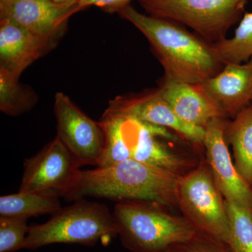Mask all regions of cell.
<instances>
[{
  "label": "cell",
  "instance_id": "6da1fadb",
  "mask_svg": "<svg viewBox=\"0 0 252 252\" xmlns=\"http://www.w3.org/2000/svg\"><path fill=\"white\" fill-rule=\"evenodd\" d=\"M145 36L165 71V79L201 84L221 71L224 64L212 44L177 23L139 12L130 5L119 11Z\"/></svg>",
  "mask_w": 252,
  "mask_h": 252
},
{
  "label": "cell",
  "instance_id": "7a4b0ae2",
  "mask_svg": "<svg viewBox=\"0 0 252 252\" xmlns=\"http://www.w3.org/2000/svg\"><path fill=\"white\" fill-rule=\"evenodd\" d=\"M182 176L128 159L105 167L81 170L63 197L69 202L91 197L177 206V190Z\"/></svg>",
  "mask_w": 252,
  "mask_h": 252
},
{
  "label": "cell",
  "instance_id": "3957f363",
  "mask_svg": "<svg viewBox=\"0 0 252 252\" xmlns=\"http://www.w3.org/2000/svg\"><path fill=\"white\" fill-rule=\"evenodd\" d=\"M117 237V223L108 207L82 198L61 207L45 223L30 226L24 249L61 243L107 246Z\"/></svg>",
  "mask_w": 252,
  "mask_h": 252
},
{
  "label": "cell",
  "instance_id": "277c9868",
  "mask_svg": "<svg viewBox=\"0 0 252 252\" xmlns=\"http://www.w3.org/2000/svg\"><path fill=\"white\" fill-rule=\"evenodd\" d=\"M113 215L121 243L132 252H163L197 233L185 217L173 215L157 204L119 202Z\"/></svg>",
  "mask_w": 252,
  "mask_h": 252
},
{
  "label": "cell",
  "instance_id": "5b68a950",
  "mask_svg": "<svg viewBox=\"0 0 252 252\" xmlns=\"http://www.w3.org/2000/svg\"><path fill=\"white\" fill-rule=\"evenodd\" d=\"M177 206L197 231L229 243L230 222L225 200L207 162H203L179 180Z\"/></svg>",
  "mask_w": 252,
  "mask_h": 252
},
{
  "label": "cell",
  "instance_id": "8992f818",
  "mask_svg": "<svg viewBox=\"0 0 252 252\" xmlns=\"http://www.w3.org/2000/svg\"><path fill=\"white\" fill-rule=\"evenodd\" d=\"M150 16L180 23L210 44L225 39L248 0H137Z\"/></svg>",
  "mask_w": 252,
  "mask_h": 252
},
{
  "label": "cell",
  "instance_id": "52a82bcc",
  "mask_svg": "<svg viewBox=\"0 0 252 252\" xmlns=\"http://www.w3.org/2000/svg\"><path fill=\"white\" fill-rule=\"evenodd\" d=\"M81 167L56 136L36 155L25 160L18 192H51L63 197L72 187Z\"/></svg>",
  "mask_w": 252,
  "mask_h": 252
},
{
  "label": "cell",
  "instance_id": "ba28073f",
  "mask_svg": "<svg viewBox=\"0 0 252 252\" xmlns=\"http://www.w3.org/2000/svg\"><path fill=\"white\" fill-rule=\"evenodd\" d=\"M54 114L57 137L81 166H97L104 147V132L99 123L86 115L61 92L55 95Z\"/></svg>",
  "mask_w": 252,
  "mask_h": 252
},
{
  "label": "cell",
  "instance_id": "9c48e42d",
  "mask_svg": "<svg viewBox=\"0 0 252 252\" xmlns=\"http://www.w3.org/2000/svg\"><path fill=\"white\" fill-rule=\"evenodd\" d=\"M225 118L212 119L205 127L203 145L207 163L214 180L225 200L252 210L251 187L235 168L225 137Z\"/></svg>",
  "mask_w": 252,
  "mask_h": 252
},
{
  "label": "cell",
  "instance_id": "30bf717a",
  "mask_svg": "<svg viewBox=\"0 0 252 252\" xmlns=\"http://www.w3.org/2000/svg\"><path fill=\"white\" fill-rule=\"evenodd\" d=\"M107 109L126 119H134L170 129L191 143H203L205 128L182 120L158 90L143 95L118 97L110 101Z\"/></svg>",
  "mask_w": 252,
  "mask_h": 252
},
{
  "label": "cell",
  "instance_id": "8fae6325",
  "mask_svg": "<svg viewBox=\"0 0 252 252\" xmlns=\"http://www.w3.org/2000/svg\"><path fill=\"white\" fill-rule=\"evenodd\" d=\"M124 133L130 146L131 158L182 176L191 165L188 159L176 154L157 137L173 140L168 129L134 119H126Z\"/></svg>",
  "mask_w": 252,
  "mask_h": 252
},
{
  "label": "cell",
  "instance_id": "7c38bea8",
  "mask_svg": "<svg viewBox=\"0 0 252 252\" xmlns=\"http://www.w3.org/2000/svg\"><path fill=\"white\" fill-rule=\"evenodd\" d=\"M77 1L23 0L0 5L1 18H8L36 35L56 38L68 18L77 12Z\"/></svg>",
  "mask_w": 252,
  "mask_h": 252
},
{
  "label": "cell",
  "instance_id": "4fadbf2b",
  "mask_svg": "<svg viewBox=\"0 0 252 252\" xmlns=\"http://www.w3.org/2000/svg\"><path fill=\"white\" fill-rule=\"evenodd\" d=\"M0 22V69L18 79L54 46L56 38L36 35L8 18H1Z\"/></svg>",
  "mask_w": 252,
  "mask_h": 252
},
{
  "label": "cell",
  "instance_id": "5bb4252c",
  "mask_svg": "<svg viewBox=\"0 0 252 252\" xmlns=\"http://www.w3.org/2000/svg\"><path fill=\"white\" fill-rule=\"evenodd\" d=\"M201 85L226 117L234 119L252 104V58L245 63L225 64Z\"/></svg>",
  "mask_w": 252,
  "mask_h": 252
},
{
  "label": "cell",
  "instance_id": "9a60e30c",
  "mask_svg": "<svg viewBox=\"0 0 252 252\" xmlns=\"http://www.w3.org/2000/svg\"><path fill=\"white\" fill-rule=\"evenodd\" d=\"M159 92L184 122L205 128L217 117L226 118L201 84H190L164 79Z\"/></svg>",
  "mask_w": 252,
  "mask_h": 252
},
{
  "label": "cell",
  "instance_id": "2e32d148",
  "mask_svg": "<svg viewBox=\"0 0 252 252\" xmlns=\"http://www.w3.org/2000/svg\"><path fill=\"white\" fill-rule=\"evenodd\" d=\"M225 137L233 148L235 168L252 186V104L227 123Z\"/></svg>",
  "mask_w": 252,
  "mask_h": 252
},
{
  "label": "cell",
  "instance_id": "e0dca14e",
  "mask_svg": "<svg viewBox=\"0 0 252 252\" xmlns=\"http://www.w3.org/2000/svg\"><path fill=\"white\" fill-rule=\"evenodd\" d=\"M60 196L51 192H33L0 197V217L29 219L39 215H54L62 207Z\"/></svg>",
  "mask_w": 252,
  "mask_h": 252
},
{
  "label": "cell",
  "instance_id": "ac0fdd59",
  "mask_svg": "<svg viewBox=\"0 0 252 252\" xmlns=\"http://www.w3.org/2000/svg\"><path fill=\"white\" fill-rule=\"evenodd\" d=\"M125 121L122 116L106 109L99 122L104 132V147L97 167H109L131 158L130 146L124 130Z\"/></svg>",
  "mask_w": 252,
  "mask_h": 252
},
{
  "label": "cell",
  "instance_id": "d6986e66",
  "mask_svg": "<svg viewBox=\"0 0 252 252\" xmlns=\"http://www.w3.org/2000/svg\"><path fill=\"white\" fill-rule=\"evenodd\" d=\"M223 64L247 63L252 58V12H245L235 35L212 44Z\"/></svg>",
  "mask_w": 252,
  "mask_h": 252
},
{
  "label": "cell",
  "instance_id": "ffe728a7",
  "mask_svg": "<svg viewBox=\"0 0 252 252\" xmlns=\"http://www.w3.org/2000/svg\"><path fill=\"white\" fill-rule=\"evenodd\" d=\"M18 80L4 69H0V110L12 117L31 110L36 101Z\"/></svg>",
  "mask_w": 252,
  "mask_h": 252
},
{
  "label": "cell",
  "instance_id": "44dd1931",
  "mask_svg": "<svg viewBox=\"0 0 252 252\" xmlns=\"http://www.w3.org/2000/svg\"><path fill=\"white\" fill-rule=\"evenodd\" d=\"M230 222V248L233 252H252V214L241 205L225 200Z\"/></svg>",
  "mask_w": 252,
  "mask_h": 252
},
{
  "label": "cell",
  "instance_id": "7402d4cb",
  "mask_svg": "<svg viewBox=\"0 0 252 252\" xmlns=\"http://www.w3.org/2000/svg\"><path fill=\"white\" fill-rule=\"evenodd\" d=\"M28 219L0 217V252H15L24 249L30 226Z\"/></svg>",
  "mask_w": 252,
  "mask_h": 252
},
{
  "label": "cell",
  "instance_id": "603a6c76",
  "mask_svg": "<svg viewBox=\"0 0 252 252\" xmlns=\"http://www.w3.org/2000/svg\"><path fill=\"white\" fill-rule=\"evenodd\" d=\"M163 252H233L228 244L211 235L197 231L193 238L175 244Z\"/></svg>",
  "mask_w": 252,
  "mask_h": 252
},
{
  "label": "cell",
  "instance_id": "cb8c5ba5",
  "mask_svg": "<svg viewBox=\"0 0 252 252\" xmlns=\"http://www.w3.org/2000/svg\"><path fill=\"white\" fill-rule=\"evenodd\" d=\"M131 0H78L77 11L90 6H99L109 13L119 12L130 5Z\"/></svg>",
  "mask_w": 252,
  "mask_h": 252
},
{
  "label": "cell",
  "instance_id": "d4e9b609",
  "mask_svg": "<svg viewBox=\"0 0 252 252\" xmlns=\"http://www.w3.org/2000/svg\"><path fill=\"white\" fill-rule=\"evenodd\" d=\"M58 3H66L70 2V1H77V0H53Z\"/></svg>",
  "mask_w": 252,
  "mask_h": 252
},
{
  "label": "cell",
  "instance_id": "484cf974",
  "mask_svg": "<svg viewBox=\"0 0 252 252\" xmlns=\"http://www.w3.org/2000/svg\"><path fill=\"white\" fill-rule=\"evenodd\" d=\"M9 0H0V5L5 4V3L7 2Z\"/></svg>",
  "mask_w": 252,
  "mask_h": 252
},
{
  "label": "cell",
  "instance_id": "4316f807",
  "mask_svg": "<svg viewBox=\"0 0 252 252\" xmlns=\"http://www.w3.org/2000/svg\"><path fill=\"white\" fill-rule=\"evenodd\" d=\"M23 1V0H9L8 1ZM7 1V2H8Z\"/></svg>",
  "mask_w": 252,
  "mask_h": 252
},
{
  "label": "cell",
  "instance_id": "83f0119b",
  "mask_svg": "<svg viewBox=\"0 0 252 252\" xmlns=\"http://www.w3.org/2000/svg\"><path fill=\"white\" fill-rule=\"evenodd\" d=\"M251 189H252V186L251 187ZM251 212H252V210H251Z\"/></svg>",
  "mask_w": 252,
  "mask_h": 252
}]
</instances>
